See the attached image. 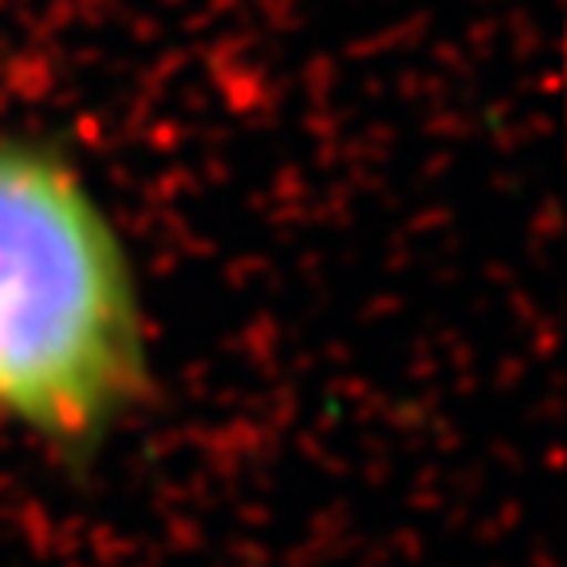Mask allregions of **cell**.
Listing matches in <instances>:
<instances>
[{"label":"cell","mask_w":567,"mask_h":567,"mask_svg":"<svg viewBox=\"0 0 567 567\" xmlns=\"http://www.w3.org/2000/svg\"><path fill=\"white\" fill-rule=\"evenodd\" d=\"M142 390V316L115 229L63 162L0 142V422L83 453Z\"/></svg>","instance_id":"6da1fadb"}]
</instances>
